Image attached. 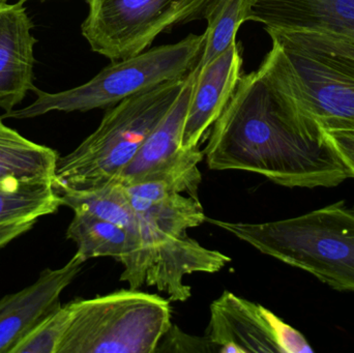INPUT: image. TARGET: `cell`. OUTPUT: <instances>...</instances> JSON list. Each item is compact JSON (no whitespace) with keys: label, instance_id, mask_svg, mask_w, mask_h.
I'll use <instances>...</instances> for the list:
<instances>
[{"label":"cell","instance_id":"cell-8","mask_svg":"<svg viewBox=\"0 0 354 353\" xmlns=\"http://www.w3.org/2000/svg\"><path fill=\"white\" fill-rule=\"evenodd\" d=\"M196 66L185 77L180 93L161 122L151 131L130 165L120 174L122 184L147 180H168L187 196L198 198L202 182L200 162L204 158L199 146L183 149V132L185 116L195 83Z\"/></svg>","mask_w":354,"mask_h":353},{"label":"cell","instance_id":"cell-13","mask_svg":"<svg viewBox=\"0 0 354 353\" xmlns=\"http://www.w3.org/2000/svg\"><path fill=\"white\" fill-rule=\"evenodd\" d=\"M243 62L241 46L235 41L216 59L200 70L196 68L197 74L183 126V149L199 146L210 126L220 117L239 84Z\"/></svg>","mask_w":354,"mask_h":353},{"label":"cell","instance_id":"cell-3","mask_svg":"<svg viewBox=\"0 0 354 353\" xmlns=\"http://www.w3.org/2000/svg\"><path fill=\"white\" fill-rule=\"evenodd\" d=\"M185 77L133 95L108 110L93 134L72 153L58 158L53 178L55 191L86 192L118 182L174 105Z\"/></svg>","mask_w":354,"mask_h":353},{"label":"cell","instance_id":"cell-9","mask_svg":"<svg viewBox=\"0 0 354 353\" xmlns=\"http://www.w3.org/2000/svg\"><path fill=\"white\" fill-rule=\"evenodd\" d=\"M206 338L220 353H306L301 332L261 305L225 290L210 305Z\"/></svg>","mask_w":354,"mask_h":353},{"label":"cell","instance_id":"cell-17","mask_svg":"<svg viewBox=\"0 0 354 353\" xmlns=\"http://www.w3.org/2000/svg\"><path fill=\"white\" fill-rule=\"evenodd\" d=\"M256 0H214L204 18L207 28L203 51L196 68H202L236 41L237 31L243 23L251 21Z\"/></svg>","mask_w":354,"mask_h":353},{"label":"cell","instance_id":"cell-5","mask_svg":"<svg viewBox=\"0 0 354 353\" xmlns=\"http://www.w3.org/2000/svg\"><path fill=\"white\" fill-rule=\"evenodd\" d=\"M272 41L257 72L280 105L311 130L354 131V76L309 52Z\"/></svg>","mask_w":354,"mask_h":353},{"label":"cell","instance_id":"cell-19","mask_svg":"<svg viewBox=\"0 0 354 353\" xmlns=\"http://www.w3.org/2000/svg\"><path fill=\"white\" fill-rule=\"evenodd\" d=\"M72 315V302L60 306L39 323L12 353H57Z\"/></svg>","mask_w":354,"mask_h":353},{"label":"cell","instance_id":"cell-14","mask_svg":"<svg viewBox=\"0 0 354 353\" xmlns=\"http://www.w3.org/2000/svg\"><path fill=\"white\" fill-rule=\"evenodd\" d=\"M251 21L266 28L317 31L354 39V0H256Z\"/></svg>","mask_w":354,"mask_h":353},{"label":"cell","instance_id":"cell-20","mask_svg":"<svg viewBox=\"0 0 354 353\" xmlns=\"http://www.w3.org/2000/svg\"><path fill=\"white\" fill-rule=\"evenodd\" d=\"M156 352H218L207 338L193 337L172 325L162 338Z\"/></svg>","mask_w":354,"mask_h":353},{"label":"cell","instance_id":"cell-6","mask_svg":"<svg viewBox=\"0 0 354 353\" xmlns=\"http://www.w3.org/2000/svg\"><path fill=\"white\" fill-rule=\"evenodd\" d=\"M72 304L57 353H153L172 325L169 300L139 289Z\"/></svg>","mask_w":354,"mask_h":353},{"label":"cell","instance_id":"cell-15","mask_svg":"<svg viewBox=\"0 0 354 353\" xmlns=\"http://www.w3.org/2000/svg\"><path fill=\"white\" fill-rule=\"evenodd\" d=\"M58 153L8 128L0 117V182L45 180L53 182Z\"/></svg>","mask_w":354,"mask_h":353},{"label":"cell","instance_id":"cell-12","mask_svg":"<svg viewBox=\"0 0 354 353\" xmlns=\"http://www.w3.org/2000/svg\"><path fill=\"white\" fill-rule=\"evenodd\" d=\"M66 238L77 246L76 254L85 261L99 257L115 259L124 267L120 281L130 289L147 284L149 253L145 242L112 222L86 213H75L66 230Z\"/></svg>","mask_w":354,"mask_h":353},{"label":"cell","instance_id":"cell-4","mask_svg":"<svg viewBox=\"0 0 354 353\" xmlns=\"http://www.w3.org/2000/svg\"><path fill=\"white\" fill-rule=\"evenodd\" d=\"M204 41V33L189 35L177 43L112 61L88 82L68 90L52 93L35 87L37 99L32 104L0 117L25 120L52 111L85 112L116 105L158 85L185 78L199 62Z\"/></svg>","mask_w":354,"mask_h":353},{"label":"cell","instance_id":"cell-16","mask_svg":"<svg viewBox=\"0 0 354 353\" xmlns=\"http://www.w3.org/2000/svg\"><path fill=\"white\" fill-rule=\"evenodd\" d=\"M62 207L52 180L0 182V224L35 221Z\"/></svg>","mask_w":354,"mask_h":353},{"label":"cell","instance_id":"cell-18","mask_svg":"<svg viewBox=\"0 0 354 353\" xmlns=\"http://www.w3.org/2000/svg\"><path fill=\"white\" fill-rule=\"evenodd\" d=\"M272 41L309 52L354 76V39L328 32L266 28Z\"/></svg>","mask_w":354,"mask_h":353},{"label":"cell","instance_id":"cell-7","mask_svg":"<svg viewBox=\"0 0 354 353\" xmlns=\"http://www.w3.org/2000/svg\"><path fill=\"white\" fill-rule=\"evenodd\" d=\"M81 25L93 51L112 61L132 57L176 25L204 18L214 0H86Z\"/></svg>","mask_w":354,"mask_h":353},{"label":"cell","instance_id":"cell-22","mask_svg":"<svg viewBox=\"0 0 354 353\" xmlns=\"http://www.w3.org/2000/svg\"><path fill=\"white\" fill-rule=\"evenodd\" d=\"M35 221L20 222V223L0 224V249L8 242L26 233L35 225Z\"/></svg>","mask_w":354,"mask_h":353},{"label":"cell","instance_id":"cell-1","mask_svg":"<svg viewBox=\"0 0 354 353\" xmlns=\"http://www.w3.org/2000/svg\"><path fill=\"white\" fill-rule=\"evenodd\" d=\"M203 155L209 169L259 174L286 188H335L351 178L324 131L295 120L257 70L241 75Z\"/></svg>","mask_w":354,"mask_h":353},{"label":"cell","instance_id":"cell-2","mask_svg":"<svg viewBox=\"0 0 354 353\" xmlns=\"http://www.w3.org/2000/svg\"><path fill=\"white\" fill-rule=\"evenodd\" d=\"M206 221L333 289L354 292V205L346 201L268 223Z\"/></svg>","mask_w":354,"mask_h":353},{"label":"cell","instance_id":"cell-21","mask_svg":"<svg viewBox=\"0 0 354 353\" xmlns=\"http://www.w3.org/2000/svg\"><path fill=\"white\" fill-rule=\"evenodd\" d=\"M324 138L354 178V131H324Z\"/></svg>","mask_w":354,"mask_h":353},{"label":"cell","instance_id":"cell-11","mask_svg":"<svg viewBox=\"0 0 354 353\" xmlns=\"http://www.w3.org/2000/svg\"><path fill=\"white\" fill-rule=\"evenodd\" d=\"M26 0H0V108L10 113L35 89L33 23Z\"/></svg>","mask_w":354,"mask_h":353},{"label":"cell","instance_id":"cell-10","mask_svg":"<svg viewBox=\"0 0 354 353\" xmlns=\"http://www.w3.org/2000/svg\"><path fill=\"white\" fill-rule=\"evenodd\" d=\"M85 263L75 254L64 267L45 269L32 285L0 300V353H12L39 323L62 306L60 294Z\"/></svg>","mask_w":354,"mask_h":353}]
</instances>
